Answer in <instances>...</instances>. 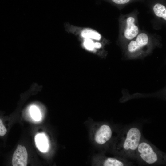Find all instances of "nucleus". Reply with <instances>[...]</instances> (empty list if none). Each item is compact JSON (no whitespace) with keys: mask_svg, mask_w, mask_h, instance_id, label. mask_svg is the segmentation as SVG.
Returning a JSON list of instances; mask_svg holds the SVG:
<instances>
[{"mask_svg":"<svg viewBox=\"0 0 166 166\" xmlns=\"http://www.w3.org/2000/svg\"><path fill=\"white\" fill-rule=\"evenodd\" d=\"M141 138L139 128L135 127L129 128L117 136L114 150L121 158H136V150Z\"/></svg>","mask_w":166,"mask_h":166,"instance_id":"1","label":"nucleus"},{"mask_svg":"<svg viewBox=\"0 0 166 166\" xmlns=\"http://www.w3.org/2000/svg\"><path fill=\"white\" fill-rule=\"evenodd\" d=\"M141 162L148 164L164 163L166 155L154 145L141 137L136 152V157Z\"/></svg>","mask_w":166,"mask_h":166,"instance_id":"2","label":"nucleus"},{"mask_svg":"<svg viewBox=\"0 0 166 166\" xmlns=\"http://www.w3.org/2000/svg\"><path fill=\"white\" fill-rule=\"evenodd\" d=\"M112 135V131L111 127L107 124L101 125L96 131L94 139L98 144L103 145L111 139Z\"/></svg>","mask_w":166,"mask_h":166,"instance_id":"3","label":"nucleus"},{"mask_svg":"<svg viewBox=\"0 0 166 166\" xmlns=\"http://www.w3.org/2000/svg\"><path fill=\"white\" fill-rule=\"evenodd\" d=\"M28 155L24 146L19 144L14 152L12 158L13 166H26L27 164Z\"/></svg>","mask_w":166,"mask_h":166,"instance_id":"4","label":"nucleus"},{"mask_svg":"<svg viewBox=\"0 0 166 166\" xmlns=\"http://www.w3.org/2000/svg\"><path fill=\"white\" fill-rule=\"evenodd\" d=\"M148 38L145 33H141L137 37L135 40L131 41L128 45V51L131 53L136 52L146 45L148 43Z\"/></svg>","mask_w":166,"mask_h":166,"instance_id":"5","label":"nucleus"},{"mask_svg":"<svg viewBox=\"0 0 166 166\" xmlns=\"http://www.w3.org/2000/svg\"><path fill=\"white\" fill-rule=\"evenodd\" d=\"M135 19L132 17H129L126 20V26L124 31V36L128 39H132L138 34V28L135 25Z\"/></svg>","mask_w":166,"mask_h":166,"instance_id":"6","label":"nucleus"},{"mask_svg":"<svg viewBox=\"0 0 166 166\" xmlns=\"http://www.w3.org/2000/svg\"><path fill=\"white\" fill-rule=\"evenodd\" d=\"M35 144L38 149L43 152L48 150L49 144L45 135L43 133H39L36 135L35 138Z\"/></svg>","mask_w":166,"mask_h":166,"instance_id":"7","label":"nucleus"},{"mask_svg":"<svg viewBox=\"0 0 166 166\" xmlns=\"http://www.w3.org/2000/svg\"><path fill=\"white\" fill-rule=\"evenodd\" d=\"M102 165L104 166H123L127 165L128 164L124 159L120 157H108L104 160Z\"/></svg>","mask_w":166,"mask_h":166,"instance_id":"8","label":"nucleus"},{"mask_svg":"<svg viewBox=\"0 0 166 166\" xmlns=\"http://www.w3.org/2000/svg\"><path fill=\"white\" fill-rule=\"evenodd\" d=\"M153 10L156 16L166 20V8L164 6L160 3H157L154 6Z\"/></svg>","mask_w":166,"mask_h":166,"instance_id":"9","label":"nucleus"},{"mask_svg":"<svg viewBox=\"0 0 166 166\" xmlns=\"http://www.w3.org/2000/svg\"><path fill=\"white\" fill-rule=\"evenodd\" d=\"M81 36L85 38H91L96 40H100L101 36L97 32L90 29H85L81 33Z\"/></svg>","mask_w":166,"mask_h":166,"instance_id":"10","label":"nucleus"},{"mask_svg":"<svg viewBox=\"0 0 166 166\" xmlns=\"http://www.w3.org/2000/svg\"><path fill=\"white\" fill-rule=\"evenodd\" d=\"M30 112L31 117L34 120L39 121L41 119L42 115L41 112L36 106H32L30 108Z\"/></svg>","mask_w":166,"mask_h":166,"instance_id":"11","label":"nucleus"},{"mask_svg":"<svg viewBox=\"0 0 166 166\" xmlns=\"http://www.w3.org/2000/svg\"><path fill=\"white\" fill-rule=\"evenodd\" d=\"M94 43L92 40L89 38L85 39L84 42V45L85 48L89 50H93L94 47Z\"/></svg>","mask_w":166,"mask_h":166,"instance_id":"12","label":"nucleus"},{"mask_svg":"<svg viewBox=\"0 0 166 166\" xmlns=\"http://www.w3.org/2000/svg\"><path fill=\"white\" fill-rule=\"evenodd\" d=\"M7 129L2 120L0 118V136H4L6 133Z\"/></svg>","mask_w":166,"mask_h":166,"instance_id":"13","label":"nucleus"},{"mask_svg":"<svg viewBox=\"0 0 166 166\" xmlns=\"http://www.w3.org/2000/svg\"><path fill=\"white\" fill-rule=\"evenodd\" d=\"M115 3L119 4H124L128 2L130 0H112Z\"/></svg>","mask_w":166,"mask_h":166,"instance_id":"14","label":"nucleus"},{"mask_svg":"<svg viewBox=\"0 0 166 166\" xmlns=\"http://www.w3.org/2000/svg\"><path fill=\"white\" fill-rule=\"evenodd\" d=\"M94 47L96 48H100L101 46V44L98 42L95 43L94 44Z\"/></svg>","mask_w":166,"mask_h":166,"instance_id":"15","label":"nucleus"}]
</instances>
